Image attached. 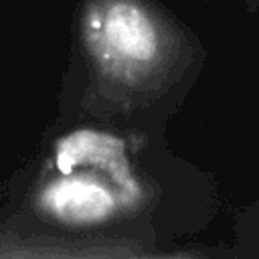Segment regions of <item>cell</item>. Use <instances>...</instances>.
Instances as JSON below:
<instances>
[{
    "mask_svg": "<svg viewBox=\"0 0 259 259\" xmlns=\"http://www.w3.org/2000/svg\"><path fill=\"white\" fill-rule=\"evenodd\" d=\"M79 40L89 77L85 101L115 111L164 95L192 59L184 30L150 0H85Z\"/></svg>",
    "mask_w": 259,
    "mask_h": 259,
    "instance_id": "1",
    "label": "cell"
}]
</instances>
